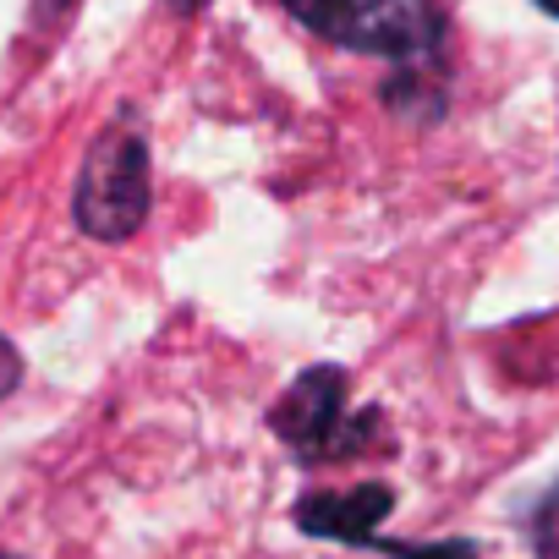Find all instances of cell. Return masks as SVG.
<instances>
[{"instance_id":"cell-3","label":"cell","mask_w":559,"mask_h":559,"mask_svg":"<svg viewBox=\"0 0 559 559\" xmlns=\"http://www.w3.org/2000/svg\"><path fill=\"white\" fill-rule=\"evenodd\" d=\"M78 225L94 241H127L148 214V143L132 127H110L78 176Z\"/></svg>"},{"instance_id":"cell-6","label":"cell","mask_w":559,"mask_h":559,"mask_svg":"<svg viewBox=\"0 0 559 559\" xmlns=\"http://www.w3.org/2000/svg\"><path fill=\"white\" fill-rule=\"evenodd\" d=\"M17 384H23V357H17V346L7 335H0V401H7Z\"/></svg>"},{"instance_id":"cell-7","label":"cell","mask_w":559,"mask_h":559,"mask_svg":"<svg viewBox=\"0 0 559 559\" xmlns=\"http://www.w3.org/2000/svg\"><path fill=\"white\" fill-rule=\"evenodd\" d=\"M39 7H45V17H56V12H67V7H72V0H39Z\"/></svg>"},{"instance_id":"cell-9","label":"cell","mask_w":559,"mask_h":559,"mask_svg":"<svg viewBox=\"0 0 559 559\" xmlns=\"http://www.w3.org/2000/svg\"><path fill=\"white\" fill-rule=\"evenodd\" d=\"M187 7H198V0H187Z\"/></svg>"},{"instance_id":"cell-5","label":"cell","mask_w":559,"mask_h":559,"mask_svg":"<svg viewBox=\"0 0 559 559\" xmlns=\"http://www.w3.org/2000/svg\"><path fill=\"white\" fill-rule=\"evenodd\" d=\"M526 537L537 559H559V483L526 510Z\"/></svg>"},{"instance_id":"cell-4","label":"cell","mask_w":559,"mask_h":559,"mask_svg":"<svg viewBox=\"0 0 559 559\" xmlns=\"http://www.w3.org/2000/svg\"><path fill=\"white\" fill-rule=\"evenodd\" d=\"M390 510H395L390 483H357L346 493H302L292 504V521L308 537L346 543V548H373V537H384L379 521H390Z\"/></svg>"},{"instance_id":"cell-10","label":"cell","mask_w":559,"mask_h":559,"mask_svg":"<svg viewBox=\"0 0 559 559\" xmlns=\"http://www.w3.org/2000/svg\"><path fill=\"white\" fill-rule=\"evenodd\" d=\"M0 559H12V554H0Z\"/></svg>"},{"instance_id":"cell-1","label":"cell","mask_w":559,"mask_h":559,"mask_svg":"<svg viewBox=\"0 0 559 559\" xmlns=\"http://www.w3.org/2000/svg\"><path fill=\"white\" fill-rule=\"evenodd\" d=\"M280 7L330 45L401 67H423L444 45V17L433 0H280Z\"/></svg>"},{"instance_id":"cell-8","label":"cell","mask_w":559,"mask_h":559,"mask_svg":"<svg viewBox=\"0 0 559 559\" xmlns=\"http://www.w3.org/2000/svg\"><path fill=\"white\" fill-rule=\"evenodd\" d=\"M537 7H543V12H554V17H559V0H537Z\"/></svg>"},{"instance_id":"cell-2","label":"cell","mask_w":559,"mask_h":559,"mask_svg":"<svg viewBox=\"0 0 559 559\" xmlns=\"http://www.w3.org/2000/svg\"><path fill=\"white\" fill-rule=\"evenodd\" d=\"M269 428L308 466L346 461L379 444V412H352V379L330 362L292 379V390L269 412Z\"/></svg>"}]
</instances>
